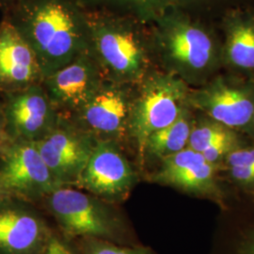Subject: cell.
<instances>
[{
	"instance_id": "5b68a950",
	"label": "cell",
	"mask_w": 254,
	"mask_h": 254,
	"mask_svg": "<svg viewBox=\"0 0 254 254\" xmlns=\"http://www.w3.org/2000/svg\"><path fill=\"white\" fill-rule=\"evenodd\" d=\"M47 207L65 234L111 239L120 232L117 215L102 199L70 187H61L45 197Z\"/></svg>"
},
{
	"instance_id": "2e32d148",
	"label": "cell",
	"mask_w": 254,
	"mask_h": 254,
	"mask_svg": "<svg viewBox=\"0 0 254 254\" xmlns=\"http://www.w3.org/2000/svg\"><path fill=\"white\" fill-rule=\"evenodd\" d=\"M226 33L225 57L228 63L241 71L254 72V9L236 7L223 17Z\"/></svg>"
},
{
	"instance_id": "ba28073f",
	"label": "cell",
	"mask_w": 254,
	"mask_h": 254,
	"mask_svg": "<svg viewBox=\"0 0 254 254\" xmlns=\"http://www.w3.org/2000/svg\"><path fill=\"white\" fill-rule=\"evenodd\" d=\"M97 139L59 114L55 127L34 141L46 166L62 186H76Z\"/></svg>"
},
{
	"instance_id": "5bb4252c",
	"label": "cell",
	"mask_w": 254,
	"mask_h": 254,
	"mask_svg": "<svg viewBox=\"0 0 254 254\" xmlns=\"http://www.w3.org/2000/svg\"><path fill=\"white\" fill-rule=\"evenodd\" d=\"M10 200H0V254H37L50 236L46 223Z\"/></svg>"
},
{
	"instance_id": "cb8c5ba5",
	"label": "cell",
	"mask_w": 254,
	"mask_h": 254,
	"mask_svg": "<svg viewBox=\"0 0 254 254\" xmlns=\"http://www.w3.org/2000/svg\"><path fill=\"white\" fill-rule=\"evenodd\" d=\"M230 172L236 181L243 184L254 183V166L230 167Z\"/></svg>"
},
{
	"instance_id": "44dd1931",
	"label": "cell",
	"mask_w": 254,
	"mask_h": 254,
	"mask_svg": "<svg viewBox=\"0 0 254 254\" xmlns=\"http://www.w3.org/2000/svg\"><path fill=\"white\" fill-rule=\"evenodd\" d=\"M237 144V137L236 134L227 136L215 144L210 146L206 150H204L200 154L203 155L205 160L209 163L216 164L220 161L224 156H226L230 152L235 150Z\"/></svg>"
},
{
	"instance_id": "e0dca14e",
	"label": "cell",
	"mask_w": 254,
	"mask_h": 254,
	"mask_svg": "<svg viewBox=\"0 0 254 254\" xmlns=\"http://www.w3.org/2000/svg\"><path fill=\"white\" fill-rule=\"evenodd\" d=\"M88 10H106L126 14L151 24L171 9L189 11L191 7L212 0H77Z\"/></svg>"
},
{
	"instance_id": "ac0fdd59",
	"label": "cell",
	"mask_w": 254,
	"mask_h": 254,
	"mask_svg": "<svg viewBox=\"0 0 254 254\" xmlns=\"http://www.w3.org/2000/svg\"><path fill=\"white\" fill-rule=\"evenodd\" d=\"M190 109L187 108L173 124L149 136L144 146V160L149 156L161 161L188 147L191 129L194 125Z\"/></svg>"
},
{
	"instance_id": "52a82bcc",
	"label": "cell",
	"mask_w": 254,
	"mask_h": 254,
	"mask_svg": "<svg viewBox=\"0 0 254 254\" xmlns=\"http://www.w3.org/2000/svg\"><path fill=\"white\" fill-rule=\"evenodd\" d=\"M62 186L34 141H9L0 153V190L11 198H45Z\"/></svg>"
},
{
	"instance_id": "9c48e42d",
	"label": "cell",
	"mask_w": 254,
	"mask_h": 254,
	"mask_svg": "<svg viewBox=\"0 0 254 254\" xmlns=\"http://www.w3.org/2000/svg\"><path fill=\"white\" fill-rule=\"evenodd\" d=\"M9 141H37L55 127L59 113L43 84L0 94Z\"/></svg>"
},
{
	"instance_id": "3957f363",
	"label": "cell",
	"mask_w": 254,
	"mask_h": 254,
	"mask_svg": "<svg viewBox=\"0 0 254 254\" xmlns=\"http://www.w3.org/2000/svg\"><path fill=\"white\" fill-rule=\"evenodd\" d=\"M149 26L153 54L159 58L165 72L187 82L208 72L215 64L214 40L189 11L168 10Z\"/></svg>"
},
{
	"instance_id": "4316f807",
	"label": "cell",
	"mask_w": 254,
	"mask_h": 254,
	"mask_svg": "<svg viewBox=\"0 0 254 254\" xmlns=\"http://www.w3.org/2000/svg\"><path fill=\"white\" fill-rule=\"evenodd\" d=\"M242 254H254V236L247 241L243 248Z\"/></svg>"
},
{
	"instance_id": "7a4b0ae2",
	"label": "cell",
	"mask_w": 254,
	"mask_h": 254,
	"mask_svg": "<svg viewBox=\"0 0 254 254\" xmlns=\"http://www.w3.org/2000/svg\"><path fill=\"white\" fill-rule=\"evenodd\" d=\"M87 51L104 79L136 84L151 73L152 45L147 24L126 14L88 10Z\"/></svg>"
},
{
	"instance_id": "d6986e66",
	"label": "cell",
	"mask_w": 254,
	"mask_h": 254,
	"mask_svg": "<svg viewBox=\"0 0 254 254\" xmlns=\"http://www.w3.org/2000/svg\"><path fill=\"white\" fill-rule=\"evenodd\" d=\"M233 134V129L209 118L193 125L188 147L202 153L210 146Z\"/></svg>"
},
{
	"instance_id": "7c38bea8",
	"label": "cell",
	"mask_w": 254,
	"mask_h": 254,
	"mask_svg": "<svg viewBox=\"0 0 254 254\" xmlns=\"http://www.w3.org/2000/svg\"><path fill=\"white\" fill-rule=\"evenodd\" d=\"M103 80L98 65L86 50L46 76L42 84L58 113L68 117L86 104Z\"/></svg>"
},
{
	"instance_id": "484cf974",
	"label": "cell",
	"mask_w": 254,
	"mask_h": 254,
	"mask_svg": "<svg viewBox=\"0 0 254 254\" xmlns=\"http://www.w3.org/2000/svg\"><path fill=\"white\" fill-rule=\"evenodd\" d=\"M17 0H0V10L2 13H5L9 10Z\"/></svg>"
},
{
	"instance_id": "30bf717a",
	"label": "cell",
	"mask_w": 254,
	"mask_h": 254,
	"mask_svg": "<svg viewBox=\"0 0 254 254\" xmlns=\"http://www.w3.org/2000/svg\"><path fill=\"white\" fill-rule=\"evenodd\" d=\"M136 181V174L114 140H98L76 187L108 201L124 200Z\"/></svg>"
},
{
	"instance_id": "ffe728a7",
	"label": "cell",
	"mask_w": 254,
	"mask_h": 254,
	"mask_svg": "<svg viewBox=\"0 0 254 254\" xmlns=\"http://www.w3.org/2000/svg\"><path fill=\"white\" fill-rule=\"evenodd\" d=\"M82 254H152L145 248H127L115 245L108 240L89 238L83 247Z\"/></svg>"
},
{
	"instance_id": "83f0119b",
	"label": "cell",
	"mask_w": 254,
	"mask_h": 254,
	"mask_svg": "<svg viewBox=\"0 0 254 254\" xmlns=\"http://www.w3.org/2000/svg\"><path fill=\"white\" fill-rule=\"evenodd\" d=\"M9 196L8 194H6L4 191L1 190H0V200H2V199H5V198H9ZM11 198V197H10Z\"/></svg>"
},
{
	"instance_id": "277c9868",
	"label": "cell",
	"mask_w": 254,
	"mask_h": 254,
	"mask_svg": "<svg viewBox=\"0 0 254 254\" xmlns=\"http://www.w3.org/2000/svg\"><path fill=\"white\" fill-rule=\"evenodd\" d=\"M190 93L187 82L168 72L152 71L136 83L128 139L136 144L140 164L144 163L147 138L173 124L185 109L190 108Z\"/></svg>"
},
{
	"instance_id": "4fadbf2b",
	"label": "cell",
	"mask_w": 254,
	"mask_h": 254,
	"mask_svg": "<svg viewBox=\"0 0 254 254\" xmlns=\"http://www.w3.org/2000/svg\"><path fill=\"white\" fill-rule=\"evenodd\" d=\"M37 55L8 20L0 21V94L43 83Z\"/></svg>"
},
{
	"instance_id": "7402d4cb",
	"label": "cell",
	"mask_w": 254,
	"mask_h": 254,
	"mask_svg": "<svg viewBox=\"0 0 254 254\" xmlns=\"http://www.w3.org/2000/svg\"><path fill=\"white\" fill-rule=\"evenodd\" d=\"M229 167L254 166V149H237L233 150L226 155Z\"/></svg>"
},
{
	"instance_id": "8fae6325",
	"label": "cell",
	"mask_w": 254,
	"mask_h": 254,
	"mask_svg": "<svg viewBox=\"0 0 254 254\" xmlns=\"http://www.w3.org/2000/svg\"><path fill=\"white\" fill-rule=\"evenodd\" d=\"M189 106L231 129L247 128L254 125V84L218 77L190 91Z\"/></svg>"
},
{
	"instance_id": "d4e9b609",
	"label": "cell",
	"mask_w": 254,
	"mask_h": 254,
	"mask_svg": "<svg viewBox=\"0 0 254 254\" xmlns=\"http://www.w3.org/2000/svg\"><path fill=\"white\" fill-rule=\"evenodd\" d=\"M9 140L5 132V122H4V115L2 109V103L0 99V153L3 151L5 146L9 143Z\"/></svg>"
},
{
	"instance_id": "6da1fadb",
	"label": "cell",
	"mask_w": 254,
	"mask_h": 254,
	"mask_svg": "<svg viewBox=\"0 0 254 254\" xmlns=\"http://www.w3.org/2000/svg\"><path fill=\"white\" fill-rule=\"evenodd\" d=\"M3 18L33 49L45 77L87 50V9L77 0H17Z\"/></svg>"
},
{
	"instance_id": "f1b7e54d",
	"label": "cell",
	"mask_w": 254,
	"mask_h": 254,
	"mask_svg": "<svg viewBox=\"0 0 254 254\" xmlns=\"http://www.w3.org/2000/svg\"></svg>"
},
{
	"instance_id": "8992f818",
	"label": "cell",
	"mask_w": 254,
	"mask_h": 254,
	"mask_svg": "<svg viewBox=\"0 0 254 254\" xmlns=\"http://www.w3.org/2000/svg\"><path fill=\"white\" fill-rule=\"evenodd\" d=\"M136 86L104 79L86 104L68 118L97 140H114L123 144L128 139Z\"/></svg>"
},
{
	"instance_id": "603a6c76",
	"label": "cell",
	"mask_w": 254,
	"mask_h": 254,
	"mask_svg": "<svg viewBox=\"0 0 254 254\" xmlns=\"http://www.w3.org/2000/svg\"><path fill=\"white\" fill-rule=\"evenodd\" d=\"M37 254H77L64 240L57 236H49L46 244Z\"/></svg>"
},
{
	"instance_id": "9a60e30c",
	"label": "cell",
	"mask_w": 254,
	"mask_h": 254,
	"mask_svg": "<svg viewBox=\"0 0 254 254\" xmlns=\"http://www.w3.org/2000/svg\"><path fill=\"white\" fill-rule=\"evenodd\" d=\"M215 170V165L207 162L202 154L187 147L162 159L151 180L190 193L218 196Z\"/></svg>"
}]
</instances>
